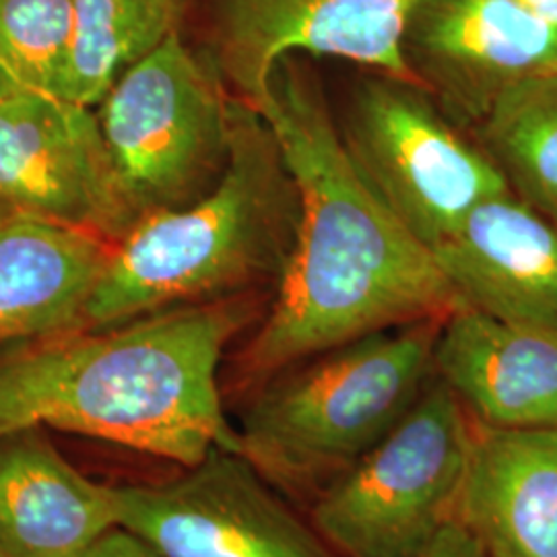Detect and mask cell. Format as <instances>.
I'll return each instance as SVG.
<instances>
[{"mask_svg": "<svg viewBox=\"0 0 557 557\" xmlns=\"http://www.w3.org/2000/svg\"><path fill=\"white\" fill-rule=\"evenodd\" d=\"M296 180V244L275 298L242 349L238 376L260 386L329 349L460 308L434 252L382 202L349 158L314 71L281 60L260 106Z\"/></svg>", "mask_w": 557, "mask_h": 557, "instance_id": "1", "label": "cell"}, {"mask_svg": "<svg viewBox=\"0 0 557 557\" xmlns=\"http://www.w3.org/2000/svg\"><path fill=\"white\" fill-rule=\"evenodd\" d=\"M252 317L255 301L236 294L36 338L0 356V436L50 428L180 467L242 453L218 374Z\"/></svg>", "mask_w": 557, "mask_h": 557, "instance_id": "2", "label": "cell"}, {"mask_svg": "<svg viewBox=\"0 0 557 557\" xmlns=\"http://www.w3.org/2000/svg\"><path fill=\"white\" fill-rule=\"evenodd\" d=\"M299 221L296 180L259 112L234 98L230 161L199 200L137 221L114 244L81 329L277 283Z\"/></svg>", "mask_w": 557, "mask_h": 557, "instance_id": "3", "label": "cell"}, {"mask_svg": "<svg viewBox=\"0 0 557 557\" xmlns=\"http://www.w3.org/2000/svg\"><path fill=\"white\" fill-rule=\"evenodd\" d=\"M442 322L356 338L262 382L239 419L242 455L275 490L317 496L376 446L436 376Z\"/></svg>", "mask_w": 557, "mask_h": 557, "instance_id": "4", "label": "cell"}, {"mask_svg": "<svg viewBox=\"0 0 557 557\" xmlns=\"http://www.w3.org/2000/svg\"><path fill=\"white\" fill-rule=\"evenodd\" d=\"M475 421L434 376L405 418L314 496L338 557H421L457 518Z\"/></svg>", "mask_w": 557, "mask_h": 557, "instance_id": "5", "label": "cell"}, {"mask_svg": "<svg viewBox=\"0 0 557 557\" xmlns=\"http://www.w3.org/2000/svg\"><path fill=\"white\" fill-rule=\"evenodd\" d=\"M180 32L133 64L96 106L101 135L135 223L186 207L223 176L234 96Z\"/></svg>", "mask_w": 557, "mask_h": 557, "instance_id": "6", "label": "cell"}, {"mask_svg": "<svg viewBox=\"0 0 557 557\" xmlns=\"http://www.w3.org/2000/svg\"><path fill=\"white\" fill-rule=\"evenodd\" d=\"M337 124L359 174L432 252L481 202L510 193L478 139L418 83L359 81Z\"/></svg>", "mask_w": 557, "mask_h": 557, "instance_id": "7", "label": "cell"}, {"mask_svg": "<svg viewBox=\"0 0 557 557\" xmlns=\"http://www.w3.org/2000/svg\"><path fill=\"white\" fill-rule=\"evenodd\" d=\"M119 527L163 557H338L242 453L215 448L178 478L114 487Z\"/></svg>", "mask_w": 557, "mask_h": 557, "instance_id": "8", "label": "cell"}, {"mask_svg": "<svg viewBox=\"0 0 557 557\" xmlns=\"http://www.w3.org/2000/svg\"><path fill=\"white\" fill-rule=\"evenodd\" d=\"M423 0H207V52L234 98L259 110L287 57H329L413 79L405 36Z\"/></svg>", "mask_w": 557, "mask_h": 557, "instance_id": "9", "label": "cell"}, {"mask_svg": "<svg viewBox=\"0 0 557 557\" xmlns=\"http://www.w3.org/2000/svg\"><path fill=\"white\" fill-rule=\"evenodd\" d=\"M17 215L114 244L135 225L96 108L29 91L0 98V218Z\"/></svg>", "mask_w": 557, "mask_h": 557, "instance_id": "10", "label": "cell"}, {"mask_svg": "<svg viewBox=\"0 0 557 557\" xmlns=\"http://www.w3.org/2000/svg\"><path fill=\"white\" fill-rule=\"evenodd\" d=\"M403 50L419 87L473 133L508 87L557 66V29L518 0H423Z\"/></svg>", "mask_w": 557, "mask_h": 557, "instance_id": "11", "label": "cell"}, {"mask_svg": "<svg viewBox=\"0 0 557 557\" xmlns=\"http://www.w3.org/2000/svg\"><path fill=\"white\" fill-rule=\"evenodd\" d=\"M434 257L462 306L557 331V227L512 193L475 207Z\"/></svg>", "mask_w": 557, "mask_h": 557, "instance_id": "12", "label": "cell"}, {"mask_svg": "<svg viewBox=\"0 0 557 557\" xmlns=\"http://www.w3.org/2000/svg\"><path fill=\"white\" fill-rule=\"evenodd\" d=\"M434 372L479 425L557 428V331L460 306L440 326Z\"/></svg>", "mask_w": 557, "mask_h": 557, "instance_id": "13", "label": "cell"}, {"mask_svg": "<svg viewBox=\"0 0 557 557\" xmlns=\"http://www.w3.org/2000/svg\"><path fill=\"white\" fill-rule=\"evenodd\" d=\"M455 522L485 557H557V428L475 423Z\"/></svg>", "mask_w": 557, "mask_h": 557, "instance_id": "14", "label": "cell"}, {"mask_svg": "<svg viewBox=\"0 0 557 557\" xmlns=\"http://www.w3.org/2000/svg\"><path fill=\"white\" fill-rule=\"evenodd\" d=\"M119 527L114 487L85 478L44 428L0 436V549L77 557Z\"/></svg>", "mask_w": 557, "mask_h": 557, "instance_id": "15", "label": "cell"}, {"mask_svg": "<svg viewBox=\"0 0 557 557\" xmlns=\"http://www.w3.org/2000/svg\"><path fill=\"white\" fill-rule=\"evenodd\" d=\"M114 242L36 218H0V345L79 331Z\"/></svg>", "mask_w": 557, "mask_h": 557, "instance_id": "16", "label": "cell"}, {"mask_svg": "<svg viewBox=\"0 0 557 557\" xmlns=\"http://www.w3.org/2000/svg\"><path fill=\"white\" fill-rule=\"evenodd\" d=\"M71 9L60 96L96 108L133 64L180 32L184 0H71Z\"/></svg>", "mask_w": 557, "mask_h": 557, "instance_id": "17", "label": "cell"}, {"mask_svg": "<svg viewBox=\"0 0 557 557\" xmlns=\"http://www.w3.org/2000/svg\"><path fill=\"white\" fill-rule=\"evenodd\" d=\"M471 135L510 193L557 227V66L508 87Z\"/></svg>", "mask_w": 557, "mask_h": 557, "instance_id": "18", "label": "cell"}, {"mask_svg": "<svg viewBox=\"0 0 557 557\" xmlns=\"http://www.w3.org/2000/svg\"><path fill=\"white\" fill-rule=\"evenodd\" d=\"M71 0H0V75L17 91L62 98Z\"/></svg>", "mask_w": 557, "mask_h": 557, "instance_id": "19", "label": "cell"}, {"mask_svg": "<svg viewBox=\"0 0 557 557\" xmlns=\"http://www.w3.org/2000/svg\"><path fill=\"white\" fill-rule=\"evenodd\" d=\"M77 557H163L145 539L124 527H114Z\"/></svg>", "mask_w": 557, "mask_h": 557, "instance_id": "20", "label": "cell"}, {"mask_svg": "<svg viewBox=\"0 0 557 557\" xmlns=\"http://www.w3.org/2000/svg\"><path fill=\"white\" fill-rule=\"evenodd\" d=\"M421 557H485V552L460 524L453 522Z\"/></svg>", "mask_w": 557, "mask_h": 557, "instance_id": "21", "label": "cell"}, {"mask_svg": "<svg viewBox=\"0 0 557 557\" xmlns=\"http://www.w3.org/2000/svg\"><path fill=\"white\" fill-rule=\"evenodd\" d=\"M518 2L557 29V0H518Z\"/></svg>", "mask_w": 557, "mask_h": 557, "instance_id": "22", "label": "cell"}, {"mask_svg": "<svg viewBox=\"0 0 557 557\" xmlns=\"http://www.w3.org/2000/svg\"><path fill=\"white\" fill-rule=\"evenodd\" d=\"M13 91H17L9 81L4 79L2 75H0V98H4V96H9V94H13Z\"/></svg>", "mask_w": 557, "mask_h": 557, "instance_id": "23", "label": "cell"}, {"mask_svg": "<svg viewBox=\"0 0 557 557\" xmlns=\"http://www.w3.org/2000/svg\"><path fill=\"white\" fill-rule=\"evenodd\" d=\"M0 557H9V556H7V554H4V552H2V549H0Z\"/></svg>", "mask_w": 557, "mask_h": 557, "instance_id": "24", "label": "cell"}]
</instances>
